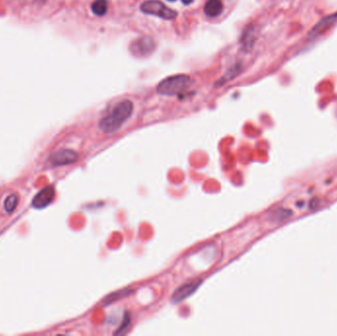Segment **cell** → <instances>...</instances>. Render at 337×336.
<instances>
[{
  "label": "cell",
  "mask_w": 337,
  "mask_h": 336,
  "mask_svg": "<svg viewBox=\"0 0 337 336\" xmlns=\"http://www.w3.org/2000/svg\"><path fill=\"white\" fill-rule=\"evenodd\" d=\"M19 204V195L18 193H11L9 195H7L2 203V207H3V211L5 214H11L14 212L17 206Z\"/></svg>",
  "instance_id": "cell-11"
},
{
  "label": "cell",
  "mask_w": 337,
  "mask_h": 336,
  "mask_svg": "<svg viewBox=\"0 0 337 336\" xmlns=\"http://www.w3.org/2000/svg\"><path fill=\"white\" fill-rule=\"evenodd\" d=\"M130 324V317L128 316V314H125L124 319H123V324L120 326V328L118 329V331H116V334H121L123 333L125 329H127L126 327H128Z\"/></svg>",
  "instance_id": "cell-15"
},
{
  "label": "cell",
  "mask_w": 337,
  "mask_h": 336,
  "mask_svg": "<svg viewBox=\"0 0 337 336\" xmlns=\"http://www.w3.org/2000/svg\"><path fill=\"white\" fill-rule=\"evenodd\" d=\"M168 1H172L173 2V1H176V0H168Z\"/></svg>",
  "instance_id": "cell-17"
},
{
  "label": "cell",
  "mask_w": 337,
  "mask_h": 336,
  "mask_svg": "<svg viewBox=\"0 0 337 336\" xmlns=\"http://www.w3.org/2000/svg\"><path fill=\"white\" fill-rule=\"evenodd\" d=\"M240 71H241V68H240V65H239V64L233 66L230 70L227 71V73H226L224 76L221 77V78L218 80V82L215 83V86H217V87L222 86L223 84L227 83L228 81H230L233 78H235V77L237 76V75L240 73Z\"/></svg>",
  "instance_id": "cell-13"
},
{
  "label": "cell",
  "mask_w": 337,
  "mask_h": 336,
  "mask_svg": "<svg viewBox=\"0 0 337 336\" xmlns=\"http://www.w3.org/2000/svg\"><path fill=\"white\" fill-rule=\"evenodd\" d=\"M190 85V77L184 74L173 75L159 83L157 86V93L162 96H177L186 91Z\"/></svg>",
  "instance_id": "cell-2"
},
{
  "label": "cell",
  "mask_w": 337,
  "mask_h": 336,
  "mask_svg": "<svg viewBox=\"0 0 337 336\" xmlns=\"http://www.w3.org/2000/svg\"><path fill=\"white\" fill-rule=\"evenodd\" d=\"M255 42H256V28L252 25H248L243 32V35L241 38L242 48L245 51L251 50L252 46L255 45Z\"/></svg>",
  "instance_id": "cell-8"
},
{
  "label": "cell",
  "mask_w": 337,
  "mask_h": 336,
  "mask_svg": "<svg viewBox=\"0 0 337 336\" xmlns=\"http://www.w3.org/2000/svg\"><path fill=\"white\" fill-rule=\"evenodd\" d=\"M292 215L291 211L287 210V209H277L272 215V220L275 222H279V221H283L287 218H289Z\"/></svg>",
  "instance_id": "cell-14"
},
{
  "label": "cell",
  "mask_w": 337,
  "mask_h": 336,
  "mask_svg": "<svg viewBox=\"0 0 337 336\" xmlns=\"http://www.w3.org/2000/svg\"><path fill=\"white\" fill-rule=\"evenodd\" d=\"M133 108V103L131 101L125 100L119 103L107 116L101 120L99 128L107 134L118 131L123 123L131 117Z\"/></svg>",
  "instance_id": "cell-1"
},
{
  "label": "cell",
  "mask_w": 337,
  "mask_h": 336,
  "mask_svg": "<svg viewBox=\"0 0 337 336\" xmlns=\"http://www.w3.org/2000/svg\"><path fill=\"white\" fill-rule=\"evenodd\" d=\"M140 9L145 14L158 16L159 18H162L165 20H174L178 16V13L175 10L168 8L163 2H161L159 0L144 1L141 4Z\"/></svg>",
  "instance_id": "cell-3"
},
{
  "label": "cell",
  "mask_w": 337,
  "mask_h": 336,
  "mask_svg": "<svg viewBox=\"0 0 337 336\" xmlns=\"http://www.w3.org/2000/svg\"><path fill=\"white\" fill-rule=\"evenodd\" d=\"M337 20V13L332 14V15L326 16L325 18H323L322 21H320L315 27L314 29L311 31V35H317V34H321L323 31L327 30L330 26H332V24H334Z\"/></svg>",
  "instance_id": "cell-10"
},
{
  "label": "cell",
  "mask_w": 337,
  "mask_h": 336,
  "mask_svg": "<svg viewBox=\"0 0 337 336\" xmlns=\"http://www.w3.org/2000/svg\"><path fill=\"white\" fill-rule=\"evenodd\" d=\"M201 283H202L201 280H196V281H192V282H189L187 284L181 286L173 294V296L171 298V302L175 305L182 303L183 301L186 300L189 296H191L195 291L198 290V288L200 287Z\"/></svg>",
  "instance_id": "cell-5"
},
{
  "label": "cell",
  "mask_w": 337,
  "mask_h": 336,
  "mask_svg": "<svg viewBox=\"0 0 337 336\" xmlns=\"http://www.w3.org/2000/svg\"><path fill=\"white\" fill-rule=\"evenodd\" d=\"M224 9L221 0H207L204 5V13L210 18H215L222 14Z\"/></svg>",
  "instance_id": "cell-9"
},
{
  "label": "cell",
  "mask_w": 337,
  "mask_h": 336,
  "mask_svg": "<svg viewBox=\"0 0 337 336\" xmlns=\"http://www.w3.org/2000/svg\"><path fill=\"white\" fill-rule=\"evenodd\" d=\"M182 2H183L184 4H185V5H189L190 3L193 2V0H182Z\"/></svg>",
  "instance_id": "cell-16"
},
{
  "label": "cell",
  "mask_w": 337,
  "mask_h": 336,
  "mask_svg": "<svg viewBox=\"0 0 337 336\" xmlns=\"http://www.w3.org/2000/svg\"><path fill=\"white\" fill-rule=\"evenodd\" d=\"M156 48V43L153 39L149 36L141 37L137 40L133 41L130 46V52L136 58H146L152 54Z\"/></svg>",
  "instance_id": "cell-4"
},
{
  "label": "cell",
  "mask_w": 337,
  "mask_h": 336,
  "mask_svg": "<svg viewBox=\"0 0 337 336\" xmlns=\"http://www.w3.org/2000/svg\"><path fill=\"white\" fill-rule=\"evenodd\" d=\"M77 160H78V154L75 151L69 149H63L59 152L54 153L50 158V162L54 166L73 164Z\"/></svg>",
  "instance_id": "cell-6"
},
{
  "label": "cell",
  "mask_w": 337,
  "mask_h": 336,
  "mask_svg": "<svg viewBox=\"0 0 337 336\" xmlns=\"http://www.w3.org/2000/svg\"><path fill=\"white\" fill-rule=\"evenodd\" d=\"M91 9L96 16L103 17L106 15L107 11V0H95L91 5Z\"/></svg>",
  "instance_id": "cell-12"
},
{
  "label": "cell",
  "mask_w": 337,
  "mask_h": 336,
  "mask_svg": "<svg viewBox=\"0 0 337 336\" xmlns=\"http://www.w3.org/2000/svg\"><path fill=\"white\" fill-rule=\"evenodd\" d=\"M54 195H55L54 188L52 186H47L35 197V199L33 200V206L39 209L45 208L52 202Z\"/></svg>",
  "instance_id": "cell-7"
}]
</instances>
